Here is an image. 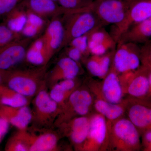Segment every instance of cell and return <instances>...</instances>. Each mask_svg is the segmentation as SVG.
I'll use <instances>...</instances> for the list:
<instances>
[{
	"label": "cell",
	"instance_id": "1",
	"mask_svg": "<svg viewBox=\"0 0 151 151\" xmlns=\"http://www.w3.org/2000/svg\"><path fill=\"white\" fill-rule=\"evenodd\" d=\"M47 65L4 72L3 84L29 99L46 87Z\"/></svg>",
	"mask_w": 151,
	"mask_h": 151
},
{
	"label": "cell",
	"instance_id": "2",
	"mask_svg": "<svg viewBox=\"0 0 151 151\" xmlns=\"http://www.w3.org/2000/svg\"><path fill=\"white\" fill-rule=\"evenodd\" d=\"M65 29L63 49L74 39L86 34L93 29L105 27L91 10L65 14L62 17Z\"/></svg>",
	"mask_w": 151,
	"mask_h": 151
},
{
	"label": "cell",
	"instance_id": "3",
	"mask_svg": "<svg viewBox=\"0 0 151 151\" xmlns=\"http://www.w3.org/2000/svg\"><path fill=\"white\" fill-rule=\"evenodd\" d=\"M41 90L34 97L32 102V127L39 129H51L60 112V107L46 90Z\"/></svg>",
	"mask_w": 151,
	"mask_h": 151
},
{
	"label": "cell",
	"instance_id": "4",
	"mask_svg": "<svg viewBox=\"0 0 151 151\" xmlns=\"http://www.w3.org/2000/svg\"><path fill=\"white\" fill-rule=\"evenodd\" d=\"M151 17V0H129L127 14L124 20L112 25L111 34L117 42L119 37L133 25Z\"/></svg>",
	"mask_w": 151,
	"mask_h": 151
},
{
	"label": "cell",
	"instance_id": "5",
	"mask_svg": "<svg viewBox=\"0 0 151 151\" xmlns=\"http://www.w3.org/2000/svg\"><path fill=\"white\" fill-rule=\"evenodd\" d=\"M129 0H94L91 10L105 26L122 22L126 16Z\"/></svg>",
	"mask_w": 151,
	"mask_h": 151
},
{
	"label": "cell",
	"instance_id": "6",
	"mask_svg": "<svg viewBox=\"0 0 151 151\" xmlns=\"http://www.w3.org/2000/svg\"><path fill=\"white\" fill-rule=\"evenodd\" d=\"M141 47L132 42L117 43L112 67L118 73L134 71L139 67Z\"/></svg>",
	"mask_w": 151,
	"mask_h": 151
},
{
	"label": "cell",
	"instance_id": "7",
	"mask_svg": "<svg viewBox=\"0 0 151 151\" xmlns=\"http://www.w3.org/2000/svg\"><path fill=\"white\" fill-rule=\"evenodd\" d=\"M32 129L27 128L17 131L28 151L57 150L59 137L56 132L51 129H40V133L36 134L33 127Z\"/></svg>",
	"mask_w": 151,
	"mask_h": 151
},
{
	"label": "cell",
	"instance_id": "8",
	"mask_svg": "<svg viewBox=\"0 0 151 151\" xmlns=\"http://www.w3.org/2000/svg\"><path fill=\"white\" fill-rule=\"evenodd\" d=\"M32 39L22 37L0 47V70L7 71L16 68L25 60L27 51Z\"/></svg>",
	"mask_w": 151,
	"mask_h": 151
},
{
	"label": "cell",
	"instance_id": "9",
	"mask_svg": "<svg viewBox=\"0 0 151 151\" xmlns=\"http://www.w3.org/2000/svg\"><path fill=\"white\" fill-rule=\"evenodd\" d=\"M60 16L52 18L42 34L45 48L50 60L63 49L65 29L62 17Z\"/></svg>",
	"mask_w": 151,
	"mask_h": 151
},
{
	"label": "cell",
	"instance_id": "10",
	"mask_svg": "<svg viewBox=\"0 0 151 151\" xmlns=\"http://www.w3.org/2000/svg\"><path fill=\"white\" fill-rule=\"evenodd\" d=\"M80 63L64 55L60 58L51 71L47 72V86L51 87L60 81L74 79L81 73Z\"/></svg>",
	"mask_w": 151,
	"mask_h": 151
},
{
	"label": "cell",
	"instance_id": "11",
	"mask_svg": "<svg viewBox=\"0 0 151 151\" xmlns=\"http://www.w3.org/2000/svg\"><path fill=\"white\" fill-rule=\"evenodd\" d=\"M20 3L27 10L46 19L78 12L63 8L53 0H22Z\"/></svg>",
	"mask_w": 151,
	"mask_h": 151
},
{
	"label": "cell",
	"instance_id": "12",
	"mask_svg": "<svg viewBox=\"0 0 151 151\" xmlns=\"http://www.w3.org/2000/svg\"><path fill=\"white\" fill-rule=\"evenodd\" d=\"M0 116L18 130L27 129L32 121V113L29 105L19 107L0 106Z\"/></svg>",
	"mask_w": 151,
	"mask_h": 151
},
{
	"label": "cell",
	"instance_id": "13",
	"mask_svg": "<svg viewBox=\"0 0 151 151\" xmlns=\"http://www.w3.org/2000/svg\"><path fill=\"white\" fill-rule=\"evenodd\" d=\"M92 103V96L88 91L75 89L60 107L59 114L70 110L78 116H85L89 112Z\"/></svg>",
	"mask_w": 151,
	"mask_h": 151
},
{
	"label": "cell",
	"instance_id": "14",
	"mask_svg": "<svg viewBox=\"0 0 151 151\" xmlns=\"http://www.w3.org/2000/svg\"><path fill=\"white\" fill-rule=\"evenodd\" d=\"M151 40V17L132 25L120 36L117 43L144 44Z\"/></svg>",
	"mask_w": 151,
	"mask_h": 151
},
{
	"label": "cell",
	"instance_id": "15",
	"mask_svg": "<svg viewBox=\"0 0 151 151\" xmlns=\"http://www.w3.org/2000/svg\"><path fill=\"white\" fill-rule=\"evenodd\" d=\"M115 50L101 55H91L84 61L88 71L93 76L103 78L111 70Z\"/></svg>",
	"mask_w": 151,
	"mask_h": 151
},
{
	"label": "cell",
	"instance_id": "16",
	"mask_svg": "<svg viewBox=\"0 0 151 151\" xmlns=\"http://www.w3.org/2000/svg\"><path fill=\"white\" fill-rule=\"evenodd\" d=\"M103 90L104 97L108 102L118 104L122 100V90L118 73L112 66L105 76Z\"/></svg>",
	"mask_w": 151,
	"mask_h": 151
},
{
	"label": "cell",
	"instance_id": "17",
	"mask_svg": "<svg viewBox=\"0 0 151 151\" xmlns=\"http://www.w3.org/2000/svg\"><path fill=\"white\" fill-rule=\"evenodd\" d=\"M25 60L36 67L47 65L50 60L45 48L42 35L34 40L29 45L27 51Z\"/></svg>",
	"mask_w": 151,
	"mask_h": 151
},
{
	"label": "cell",
	"instance_id": "18",
	"mask_svg": "<svg viewBox=\"0 0 151 151\" xmlns=\"http://www.w3.org/2000/svg\"><path fill=\"white\" fill-rule=\"evenodd\" d=\"M27 19L21 35L23 37L35 40L43 33L49 21L31 11L27 10Z\"/></svg>",
	"mask_w": 151,
	"mask_h": 151
},
{
	"label": "cell",
	"instance_id": "19",
	"mask_svg": "<svg viewBox=\"0 0 151 151\" xmlns=\"http://www.w3.org/2000/svg\"><path fill=\"white\" fill-rule=\"evenodd\" d=\"M114 131L116 137L127 145L134 146L139 142L137 131L130 120L126 119L119 120L114 126Z\"/></svg>",
	"mask_w": 151,
	"mask_h": 151
},
{
	"label": "cell",
	"instance_id": "20",
	"mask_svg": "<svg viewBox=\"0 0 151 151\" xmlns=\"http://www.w3.org/2000/svg\"><path fill=\"white\" fill-rule=\"evenodd\" d=\"M76 78L60 81L50 87V95L60 108L75 90Z\"/></svg>",
	"mask_w": 151,
	"mask_h": 151
},
{
	"label": "cell",
	"instance_id": "21",
	"mask_svg": "<svg viewBox=\"0 0 151 151\" xmlns=\"http://www.w3.org/2000/svg\"><path fill=\"white\" fill-rule=\"evenodd\" d=\"M90 120L84 116H79L72 121L69 135L70 140L76 145H81L87 139Z\"/></svg>",
	"mask_w": 151,
	"mask_h": 151
},
{
	"label": "cell",
	"instance_id": "22",
	"mask_svg": "<svg viewBox=\"0 0 151 151\" xmlns=\"http://www.w3.org/2000/svg\"><path fill=\"white\" fill-rule=\"evenodd\" d=\"M30 99L4 84L0 85V106L19 107L29 105Z\"/></svg>",
	"mask_w": 151,
	"mask_h": 151
},
{
	"label": "cell",
	"instance_id": "23",
	"mask_svg": "<svg viewBox=\"0 0 151 151\" xmlns=\"http://www.w3.org/2000/svg\"><path fill=\"white\" fill-rule=\"evenodd\" d=\"M4 18V22L14 32L21 35L27 19L26 9L21 3Z\"/></svg>",
	"mask_w": 151,
	"mask_h": 151
},
{
	"label": "cell",
	"instance_id": "24",
	"mask_svg": "<svg viewBox=\"0 0 151 151\" xmlns=\"http://www.w3.org/2000/svg\"><path fill=\"white\" fill-rule=\"evenodd\" d=\"M107 133L106 122L103 116L97 115L90 120L88 138L98 144H101L105 140Z\"/></svg>",
	"mask_w": 151,
	"mask_h": 151
},
{
	"label": "cell",
	"instance_id": "25",
	"mask_svg": "<svg viewBox=\"0 0 151 151\" xmlns=\"http://www.w3.org/2000/svg\"><path fill=\"white\" fill-rule=\"evenodd\" d=\"M129 117L135 126L145 127L151 124V109L141 105H134L130 109Z\"/></svg>",
	"mask_w": 151,
	"mask_h": 151
},
{
	"label": "cell",
	"instance_id": "26",
	"mask_svg": "<svg viewBox=\"0 0 151 151\" xmlns=\"http://www.w3.org/2000/svg\"><path fill=\"white\" fill-rule=\"evenodd\" d=\"M97 111L110 120H115L123 114V108L117 105L103 100H97L95 104Z\"/></svg>",
	"mask_w": 151,
	"mask_h": 151
},
{
	"label": "cell",
	"instance_id": "27",
	"mask_svg": "<svg viewBox=\"0 0 151 151\" xmlns=\"http://www.w3.org/2000/svg\"><path fill=\"white\" fill-rule=\"evenodd\" d=\"M148 77L142 74H139L133 78L128 88V92L135 97L145 95L150 87Z\"/></svg>",
	"mask_w": 151,
	"mask_h": 151
},
{
	"label": "cell",
	"instance_id": "28",
	"mask_svg": "<svg viewBox=\"0 0 151 151\" xmlns=\"http://www.w3.org/2000/svg\"><path fill=\"white\" fill-rule=\"evenodd\" d=\"M113 38L110 32L105 29V27H101L93 29L89 33L88 44L89 52L94 47Z\"/></svg>",
	"mask_w": 151,
	"mask_h": 151
},
{
	"label": "cell",
	"instance_id": "29",
	"mask_svg": "<svg viewBox=\"0 0 151 151\" xmlns=\"http://www.w3.org/2000/svg\"><path fill=\"white\" fill-rule=\"evenodd\" d=\"M94 0H58V3L63 8L69 10L81 11L89 9Z\"/></svg>",
	"mask_w": 151,
	"mask_h": 151
},
{
	"label": "cell",
	"instance_id": "30",
	"mask_svg": "<svg viewBox=\"0 0 151 151\" xmlns=\"http://www.w3.org/2000/svg\"><path fill=\"white\" fill-rule=\"evenodd\" d=\"M22 37L21 35L10 29L4 23L0 24V47Z\"/></svg>",
	"mask_w": 151,
	"mask_h": 151
},
{
	"label": "cell",
	"instance_id": "31",
	"mask_svg": "<svg viewBox=\"0 0 151 151\" xmlns=\"http://www.w3.org/2000/svg\"><path fill=\"white\" fill-rule=\"evenodd\" d=\"M5 150L6 151H28L17 132L9 139Z\"/></svg>",
	"mask_w": 151,
	"mask_h": 151
},
{
	"label": "cell",
	"instance_id": "32",
	"mask_svg": "<svg viewBox=\"0 0 151 151\" xmlns=\"http://www.w3.org/2000/svg\"><path fill=\"white\" fill-rule=\"evenodd\" d=\"M89 32L74 39L70 42L68 45H71L77 47L82 52L85 57L89 56L90 53L88 44Z\"/></svg>",
	"mask_w": 151,
	"mask_h": 151
},
{
	"label": "cell",
	"instance_id": "33",
	"mask_svg": "<svg viewBox=\"0 0 151 151\" xmlns=\"http://www.w3.org/2000/svg\"><path fill=\"white\" fill-rule=\"evenodd\" d=\"M22 0H0V17H4L16 7Z\"/></svg>",
	"mask_w": 151,
	"mask_h": 151
},
{
	"label": "cell",
	"instance_id": "34",
	"mask_svg": "<svg viewBox=\"0 0 151 151\" xmlns=\"http://www.w3.org/2000/svg\"><path fill=\"white\" fill-rule=\"evenodd\" d=\"M63 48L65 51V55L74 61L80 63L81 61H84L86 58L82 52L75 47L68 45Z\"/></svg>",
	"mask_w": 151,
	"mask_h": 151
},
{
	"label": "cell",
	"instance_id": "35",
	"mask_svg": "<svg viewBox=\"0 0 151 151\" xmlns=\"http://www.w3.org/2000/svg\"><path fill=\"white\" fill-rule=\"evenodd\" d=\"M141 47V59L151 64V40L144 44Z\"/></svg>",
	"mask_w": 151,
	"mask_h": 151
},
{
	"label": "cell",
	"instance_id": "36",
	"mask_svg": "<svg viewBox=\"0 0 151 151\" xmlns=\"http://www.w3.org/2000/svg\"><path fill=\"white\" fill-rule=\"evenodd\" d=\"M10 125L7 121L0 116V143L8 132Z\"/></svg>",
	"mask_w": 151,
	"mask_h": 151
},
{
	"label": "cell",
	"instance_id": "37",
	"mask_svg": "<svg viewBox=\"0 0 151 151\" xmlns=\"http://www.w3.org/2000/svg\"><path fill=\"white\" fill-rule=\"evenodd\" d=\"M4 71L0 70V85L3 84V80H4Z\"/></svg>",
	"mask_w": 151,
	"mask_h": 151
},
{
	"label": "cell",
	"instance_id": "38",
	"mask_svg": "<svg viewBox=\"0 0 151 151\" xmlns=\"http://www.w3.org/2000/svg\"><path fill=\"white\" fill-rule=\"evenodd\" d=\"M146 138L147 140L151 142V132H148L146 135Z\"/></svg>",
	"mask_w": 151,
	"mask_h": 151
},
{
	"label": "cell",
	"instance_id": "39",
	"mask_svg": "<svg viewBox=\"0 0 151 151\" xmlns=\"http://www.w3.org/2000/svg\"><path fill=\"white\" fill-rule=\"evenodd\" d=\"M148 79L149 81V83H150V85L151 86V72L149 74L148 76Z\"/></svg>",
	"mask_w": 151,
	"mask_h": 151
},
{
	"label": "cell",
	"instance_id": "40",
	"mask_svg": "<svg viewBox=\"0 0 151 151\" xmlns=\"http://www.w3.org/2000/svg\"><path fill=\"white\" fill-rule=\"evenodd\" d=\"M53 1H55L57 2H58V0H53Z\"/></svg>",
	"mask_w": 151,
	"mask_h": 151
}]
</instances>
